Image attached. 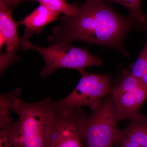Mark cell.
I'll return each mask as SVG.
<instances>
[{
  "label": "cell",
  "instance_id": "6da1fadb",
  "mask_svg": "<svg viewBox=\"0 0 147 147\" xmlns=\"http://www.w3.org/2000/svg\"><path fill=\"white\" fill-rule=\"evenodd\" d=\"M104 0L73 3L76 14L58 18L59 24L47 37L49 46L82 41L121 49L124 36L138 24L121 16Z\"/></svg>",
  "mask_w": 147,
  "mask_h": 147
},
{
  "label": "cell",
  "instance_id": "7a4b0ae2",
  "mask_svg": "<svg viewBox=\"0 0 147 147\" xmlns=\"http://www.w3.org/2000/svg\"><path fill=\"white\" fill-rule=\"evenodd\" d=\"M51 98L35 102L18 98L12 111L19 117L12 132L13 147H45V135L51 111Z\"/></svg>",
  "mask_w": 147,
  "mask_h": 147
},
{
  "label": "cell",
  "instance_id": "3957f363",
  "mask_svg": "<svg viewBox=\"0 0 147 147\" xmlns=\"http://www.w3.org/2000/svg\"><path fill=\"white\" fill-rule=\"evenodd\" d=\"M74 110L85 147H114L119 120L111 93L90 115L81 107Z\"/></svg>",
  "mask_w": 147,
  "mask_h": 147
},
{
  "label": "cell",
  "instance_id": "277c9868",
  "mask_svg": "<svg viewBox=\"0 0 147 147\" xmlns=\"http://www.w3.org/2000/svg\"><path fill=\"white\" fill-rule=\"evenodd\" d=\"M81 74L79 83L73 91L61 100H51L53 110L68 111L82 106H88L92 111L97 109L111 93V79L109 74L78 71Z\"/></svg>",
  "mask_w": 147,
  "mask_h": 147
},
{
  "label": "cell",
  "instance_id": "5b68a950",
  "mask_svg": "<svg viewBox=\"0 0 147 147\" xmlns=\"http://www.w3.org/2000/svg\"><path fill=\"white\" fill-rule=\"evenodd\" d=\"M21 47L24 50H34L42 56L45 65L40 72V75L44 79L59 69H72L79 71L102 64L100 58L92 55L86 48L72 47L70 44L43 47L34 45L28 40Z\"/></svg>",
  "mask_w": 147,
  "mask_h": 147
},
{
  "label": "cell",
  "instance_id": "8992f818",
  "mask_svg": "<svg viewBox=\"0 0 147 147\" xmlns=\"http://www.w3.org/2000/svg\"><path fill=\"white\" fill-rule=\"evenodd\" d=\"M111 94L119 120H131L138 114L147 99V90L130 72L123 69L119 82Z\"/></svg>",
  "mask_w": 147,
  "mask_h": 147
},
{
  "label": "cell",
  "instance_id": "52a82bcc",
  "mask_svg": "<svg viewBox=\"0 0 147 147\" xmlns=\"http://www.w3.org/2000/svg\"><path fill=\"white\" fill-rule=\"evenodd\" d=\"M45 147H85L78 129L74 109L61 111L51 108Z\"/></svg>",
  "mask_w": 147,
  "mask_h": 147
},
{
  "label": "cell",
  "instance_id": "ba28073f",
  "mask_svg": "<svg viewBox=\"0 0 147 147\" xmlns=\"http://www.w3.org/2000/svg\"><path fill=\"white\" fill-rule=\"evenodd\" d=\"M12 11L0 3V38L1 50L4 45L6 47V53L0 56V74L3 73L20 59L16 55L18 49L33 34L25 30L24 35L19 38L17 32V22L12 16Z\"/></svg>",
  "mask_w": 147,
  "mask_h": 147
},
{
  "label": "cell",
  "instance_id": "9c48e42d",
  "mask_svg": "<svg viewBox=\"0 0 147 147\" xmlns=\"http://www.w3.org/2000/svg\"><path fill=\"white\" fill-rule=\"evenodd\" d=\"M123 141H128L142 147H147V115L139 113L130 120L126 127L118 129L115 144Z\"/></svg>",
  "mask_w": 147,
  "mask_h": 147
},
{
  "label": "cell",
  "instance_id": "30bf717a",
  "mask_svg": "<svg viewBox=\"0 0 147 147\" xmlns=\"http://www.w3.org/2000/svg\"><path fill=\"white\" fill-rule=\"evenodd\" d=\"M59 14L40 5L36 9L21 21L17 22L18 26H24L26 30L31 32L40 34L45 26L58 19Z\"/></svg>",
  "mask_w": 147,
  "mask_h": 147
},
{
  "label": "cell",
  "instance_id": "8fae6325",
  "mask_svg": "<svg viewBox=\"0 0 147 147\" xmlns=\"http://www.w3.org/2000/svg\"><path fill=\"white\" fill-rule=\"evenodd\" d=\"M21 89L17 88L12 91L0 96V127L13 121L10 117V112L15 101L19 98Z\"/></svg>",
  "mask_w": 147,
  "mask_h": 147
},
{
  "label": "cell",
  "instance_id": "7c38bea8",
  "mask_svg": "<svg viewBox=\"0 0 147 147\" xmlns=\"http://www.w3.org/2000/svg\"><path fill=\"white\" fill-rule=\"evenodd\" d=\"M118 3L126 7L130 15L129 16L140 27H144L147 21V15H144L142 10V0H104Z\"/></svg>",
  "mask_w": 147,
  "mask_h": 147
},
{
  "label": "cell",
  "instance_id": "4fadbf2b",
  "mask_svg": "<svg viewBox=\"0 0 147 147\" xmlns=\"http://www.w3.org/2000/svg\"><path fill=\"white\" fill-rule=\"evenodd\" d=\"M41 5L56 13H63L64 15L72 16L75 15L77 11L74 4H69L66 0H34Z\"/></svg>",
  "mask_w": 147,
  "mask_h": 147
},
{
  "label": "cell",
  "instance_id": "5bb4252c",
  "mask_svg": "<svg viewBox=\"0 0 147 147\" xmlns=\"http://www.w3.org/2000/svg\"><path fill=\"white\" fill-rule=\"evenodd\" d=\"M145 29L147 34V19ZM147 71V38L146 44L142 49L137 60L131 66V75L139 80Z\"/></svg>",
  "mask_w": 147,
  "mask_h": 147
},
{
  "label": "cell",
  "instance_id": "9a60e30c",
  "mask_svg": "<svg viewBox=\"0 0 147 147\" xmlns=\"http://www.w3.org/2000/svg\"><path fill=\"white\" fill-rule=\"evenodd\" d=\"M15 122L0 127V147H13L12 132Z\"/></svg>",
  "mask_w": 147,
  "mask_h": 147
},
{
  "label": "cell",
  "instance_id": "2e32d148",
  "mask_svg": "<svg viewBox=\"0 0 147 147\" xmlns=\"http://www.w3.org/2000/svg\"><path fill=\"white\" fill-rule=\"evenodd\" d=\"M28 0H0V3L12 11L20 4Z\"/></svg>",
  "mask_w": 147,
  "mask_h": 147
},
{
  "label": "cell",
  "instance_id": "e0dca14e",
  "mask_svg": "<svg viewBox=\"0 0 147 147\" xmlns=\"http://www.w3.org/2000/svg\"><path fill=\"white\" fill-rule=\"evenodd\" d=\"M117 147H142L132 142L128 141H123L118 143Z\"/></svg>",
  "mask_w": 147,
  "mask_h": 147
},
{
  "label": "cell",
  "instance_id": "ac0fdd59",
  "mask_svg": "<svg viewBox=\"0 0 147 147\" xmlns=\"http://www.w3.org/2000/svg\"><path fill=\"white\" fill-rule=\"evenodd\" d=\"M139 80L142 86L147 90V71Z\"/></svg>",
  "mask_w": 147,
  "mask_h": 147
}]
</instances>
